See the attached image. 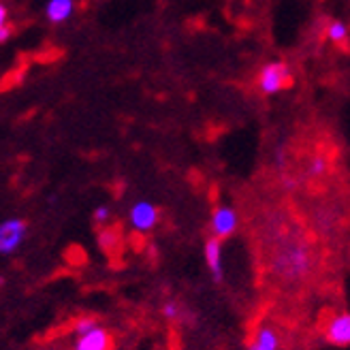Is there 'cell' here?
<instances>
[{"label":"cell","instance_id":"1","mask_svg":"<svg viewBox=\"0 0 350 350\" xmlns=\"http://www.w3.org/2000/svg\"><path fill=\"white\" fill-rule=\"evenodd\" d=\"M273 269L280 278L288 280V282H297V280H304L312 273L314 254L308 243H304L301 239H286L278 246Z\"/></svg>","mask_w":350,"mask_h":350},{"label":"cell","instance_id":"2","mask_svg":"<svg viewBox=\"0 0 350 350\" xmlns=\"http://www.w3.org/2000/svg\"><path fill=\"white\" fill-rule=\"evenodd\" d=\"M295 83V77L293 73L288 71V66L284 62H273V64H267L265 68L260 71L258 75V90L262 94H273V92H280V90H288Z\"/></svg>","mask_w":350,"mask_h":350},{"label":"cell","instance_id":"3","mask_svg":"<svg viewBox=\"0 0 350 350\" xmlns=\"http://www.w3.org/2000/svg\"><path fill=\"white\" fill-rule=\"evenodd\" d=\"M26 237V222L20 218L7 220L0 226V252L3 254H11L17 246L22 243V239Z\"/></svg>","mask_w":350,"mask_h":350},{"label":"cell","instance_id":"4","mask_svg":"<svg viewBox=\"0 0 350 350\" xmlns=\"http://www.w3.org/2000/svg\"><path fill=\"white\" fill-rule=\"evenodd\" d=\"M325 340L334 346H350V314H338L325 329Z\"/></svg>","mask_w":350,"mask_h":350},{"label":"cell","instance_id":"5","mask_svg":"<svg viewBox=\"0 0 350 350\" xmlns=\"http://www.w3.org/2000/svg\"><path fill=\"white\" fill-rule=\"evenodd\" d=\"M237 229V214L231 207H216L212 216V233L214 237L222 239L233 235Z\"/></svg>","mask_w":350,"mask_h":350},{"label":"cell","instance_id":"6","mask_svg":"<svg viewBox=\"0 0 350 350\" xmlns=\"http://www.w3.org/2000/svg\"><path fill=\"white\" fill-rule=\"evenodd\" d=\"M156 218H159V212H156V207L146 203V201H139L133 205L131 209V222L137 231H148L156 224Z\"/></svg>","mask_w":350,"mask_h":350},{"label":"cell","instance_id":"7","mask_svg":"<svg viewBox=\"0 0 350 350\" xmlns=\"http://www.w3.org/2000/svg\"><path fill=\"white\" fill-rule=\"evenodd\" d=\"M111 346H113L111 336L105 329L96 327V329L90 331V334L79 336V340L75 344V350H111Z\"/></svg>","mask_w":350,"mask_h":350},{"label":"cell","instance_id":"8","mask_svg":"<svg viewBox=\"0 0 350 350\" xmlns=\"http://www.w3.org/2000/svg\"><path fill=\"white\" fill-rule=\"evenodd\" d=\"M205 258H207V267L212 271L216 282H222L224 280V271H222V260H220V239L212 237L205 243Z\"/></svg>","mask_w":350,"mask_h":350},{"label":"cell","instance_id":"9","mask_svg":"<svg viewBox=\"0 0 350 350\" xmlns=\"http://www.w3.org/2000/svg\"><path fill=\"white\" fill-rule=\"evenodd\" d=\"M325 37H329L331 41H334V45L344 51V54H350V39H348V32L344 28V24L336 22V20H329L325 24V30H323Z\"/></svg>","mask_w":350,"mask_h":350},{"label":"cell","instance_id":"10","mask_svg":"<svg viewBox=\"0 0 350 350\" xmlns=\"http://www.w3.org/2000/svg\"><path fill=\"white\" fill-rule=\"evenodd\" d=\"M26 71H28V58L20 56V58H17V64L11 68L9 73L3 75V92L13 90L15 85H20L24 81V77H26Z\"/></svg>","mask_w":350,"mask_h":350},{"label":"cell","instance_id":"11","mask_svg":"<svg viewBox=\"0 0 350 350\" xmlns=\"http://www.w3.org/2000/svg\"><path fill=\"white\" fill-rule=\"evenodd\" d=\"M260 350H278L280 346V340L275 336V331L273 329H267V327H262L256 331V336H254V342Z\"/></svg>","mask_w":350,"mask_h":350},{"label":"cell","instance_id":"12","mask_svg":"<svg viewBox=\"0 0 350 350\" xmlns=\"http://www.w3.org/2000/svg\"><path fill=\"white\" fill-rule=\"evenodd\" d=\"M73 9V3L71 0H51L49 7H47V15L51 22H62L68 17V13H71Z\"/></svg>","mask_w":350,"mask_h":350},{"label":"cell","instance_id":"13","mask_svg":"<svg viewBox=\"0 0 350 350\" xmlns=\"http://www.w3.org/2000/svg\"><path fill=\"white\" fill-rule=\"evenodd\" d=\"M96 319L94 317H81L77 323H75V334L79 336H85V334H90L92 329H96Z\"/></svg>","mask_w":350,"mask_h":350},{"label":"cell","instance_id":"14","mask_svg":"<svg viewBox=\"0 0 350 350\" xmlns=\"http://www.w3.org/2000/svg\"><path fill=\"white\" fill-rule=\"evenodd\" d=\"M180 314H182V310H180V306L175 304V301H167V304L163 306V317L169 319V321L180 319Z\"/></svg>","mask_w":350,"mask_h":350},{"label":"cell","instance_id":"15","mask_svg":"<svg viewBox=\"0 0 350 350\" xmlns=\"http://www.w3.org/2000/svg\"><path fill=\"white\" fill-rule=\"evenodd\" d=\"M92 218H94L96 224H103L105 220L109 218V207H105V205L96 207V209H94V214H92Z\"/></svg>","mask_w":350,"mask_h":350},{"label":"cell","instance_id":"16","mask_svg":"<svg viewBox=\"0 0 350 350\" xmlns=\"http://www.w3.org/2000/svg\"><path fill=\"white\" fill-rule=\"evenodd\" d=\"M13 32H15V26H13V24H9V22H5L3 26H0V41L7 43V39L11 37Z\"/></svg>","mask_w":350,"mask_h":350},{"label":"cell","instance_id":"17","mask_svg":"<svg viewBox=\"0 0 350 350\" xmlns=\"http://www.w3.org/2000/svg\"><path fill=\"white\" fill-rule=\"evenodd\" d=\"M248 350H260V348H258L256 344H250V346H248Z\"/></svg>","mask_w":350,"mask_h":350}]
</instances>
